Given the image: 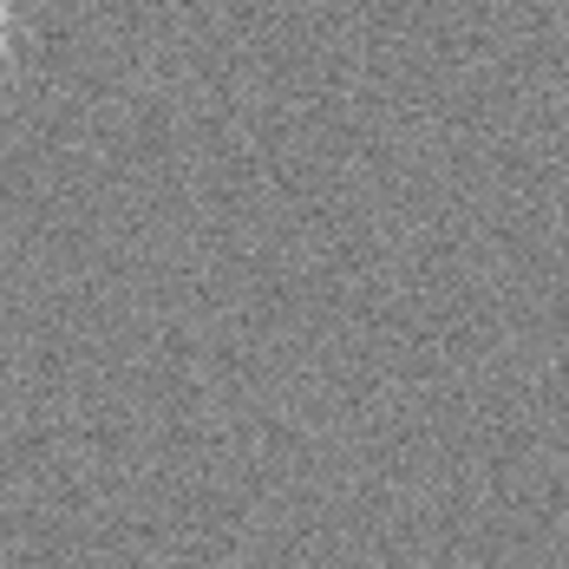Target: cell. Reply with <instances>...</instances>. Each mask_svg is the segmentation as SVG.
I'll return each mask as SVG.
<instances>
[{"instance_id":"1","label":"cell","mask_w":569,"mask_h":569,"mask_svg":"<svg viewBox=\"0 0 569 569\" xmlns=\"http://www.w3.org/2000/svg\"><path fill=\"white\" fill-rule=\"evenodd\" d=\"M20 92V40H13V0H0V112Z\"/></svg>"}]
</instances>
